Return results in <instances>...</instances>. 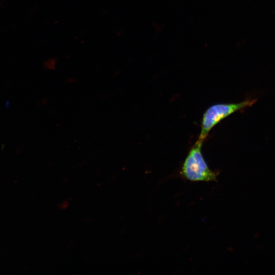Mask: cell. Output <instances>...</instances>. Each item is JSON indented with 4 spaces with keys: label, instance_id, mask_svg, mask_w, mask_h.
I'll return each mask as SVG.
<instances>
[{
    "label": "cell",
    "instance_id": "1",
    "mask_svg": "<svg viewBox=\"0 0 275 275\" xmlns=\"http://www.w3.org/2000/svg\"><path fill=\"white\" fill-rule=\"evenodd\" d=\"M203 142L198 139L190 149L182 164L181 174L191 181H217V173L209 168L202 155Z\"/></svg>",
    "mask_w": 275,
    "mask_h": 275
},
{
    "label": "cell",
    "instance_id": "2",
    "mask_svg": "<svg viewBox=\"0 0 275 275\" xmlns=\"http://www.w3.org/2000/svg\"><path fill=\"white\" fill-rule=\"evenodd\" d=\"M255 100H247L238 103H217L211 105L203 115L199 139L203 141L210 131L220 121L233 113L252 105Z\"/></svg>",
    "mask_w": 275,
    "mask_h": 275
}]
</instances>
